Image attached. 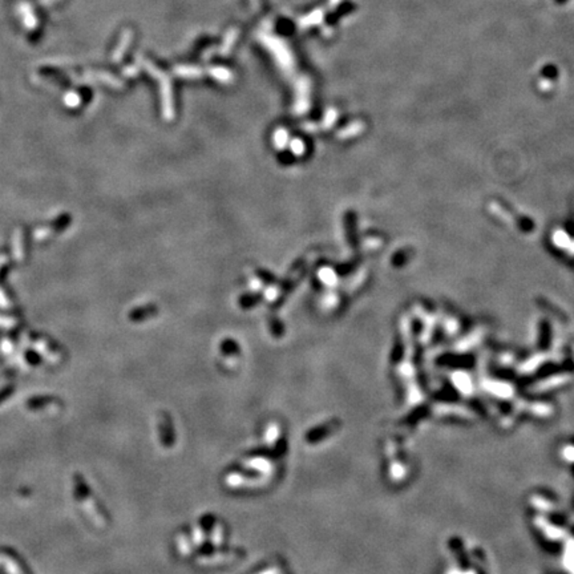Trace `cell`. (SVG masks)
Returning a JSON list of instances; mask_svg holds the SVG:
<instances>
[{"instance_id": "1", "label": "cell", "mask_w": 574, "mask_h": 574, "mask_svg": "<svg viewBox=\"0 0 574 574\" xmlns=\"http://www.w3.org/2000/svg\"><path fill=\"white\" fill-rule=\"evenodd\" d=\"M75 481H76V493H77V497H79V501L81 502V505H83L84 509L86 511L88 516L92 518L95 524L99 525V526H104L103 517H101V515L99 513L97 508H95V505H93L92 502V498H90L89 493H88L86 485H84L83 480H81L79 476H76Z\"/></svg>"}, {"instance_id": "2", "label": "cell", "mask_w": 574, "mask_h": 574, "mask_svg": "<svg viewBox=\"0 0 574 574\" xmlns=\"http://www.w3.org/2000/svg\"><path fill=\"white\" fill-rule=\"evenodd\" d=\"M0 564H3V566L6 568L8 574H23L21 570H20L19 564L12 557H10V556L0 555Z\"/></svg>"}]
</instances>
